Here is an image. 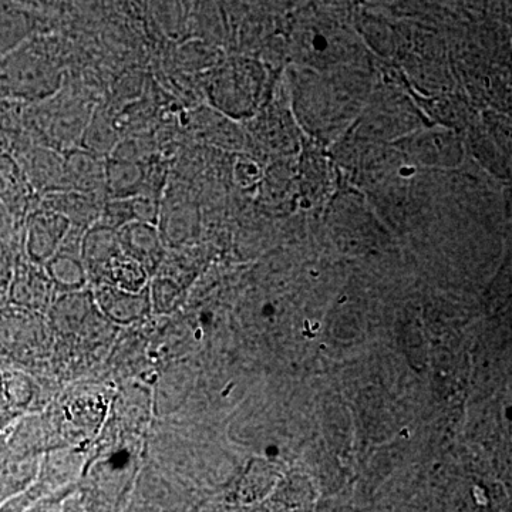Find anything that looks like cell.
<instances>
[{
  "label": "cell",
  "mask_w": 512,
  "mask_h": 512,
  "mask_svg": "<svg viewBox=\"0 0 512 512\" xmlns=\"http://www.w3.org/2000/svg\"><path fill=\"white\" fill-rule=\"evenodd\" d=\"M121 228L119 242L124 252L140 262L144 269L156 268L161 256V242L154 225L133 221Z\"/></svg>",
  "instance_id": "1"
},
{
  "label": "cell",
  "mask_w": 512,
  "mask_h": 512,
  "mask_svg": "<svg viewBox=\"0 0 512 512\" xmlns=\"http://www.w3.org/2000/svg\"><path fill=\"white\" fill-rule=\"evenodd\" d=\"M146 167L136 161L109 158L106 161V190L114 200L136 197L147 184Z\"/></svg>",
  "instance_id": "2"
},
{
  "label": "cell",
  "mask_w": 512,
  "mask_h": 512,
  "mask_svg": "<svg viewBox=\"0 0 512 512\" xmlns=\"http://www.w3.org/2000/svg\"><path fill=\"white\" fill-rule=\"evenodd\" d=\"M67 224V218L56 212L36 215L30 225V254L36 259L50 258L66 231Z\"/></svg>",
  "instance_id": "3"
},
{
  "label": "cell",
  "mask_w": 512,
  "mask_h": 512,
  "mask_svg": "<svg viewBox=\"0 0 512 512\" xmlns=\"http://www.w3.org/2000/svg\"><path fill=\"white\" fill-rule=\"evenodd\" d=\"M451 134L430 131L414 138L410 143V153L424 164L451 165L458 154L457 141Z\"/></svg>",
  "instance_id": "4"
},
{
  "label": "cell",
  "mask_w": 512,
  "mask_h": 512,
  "mask_svg": "<svg viewBox=\"0 0 512 512\" xmlns=\"http://www.w3.org/2000/svg\"><path fill=\"white\" fill-rule=\"evenodd\" d=\"M64 171L70 178V183H77L80 190L89 192L96 190L100 184L106 187V161L101 163L99 158L90 153H73L67 157ZM76 185V187H77Z\"/></svg>",
  "instance_id": "5"
},
{
  "label": "cell",
  "mask_w": 512,
  "mask_h": 512,
  "mask_svg": "<svg viewBox=\"0 0 512 512\" xmlns=\"http://www.w3.org/2000/svg\"><path fill=\"white\" fill-rule=\"evenodd\" d=\"M109 271L110 278L119 285L120 289L127 292H137L147 281L146 269L123 252H117L111 256L110 261L104 266Z\"/></svg>",
  "instance_id": "6"
},
{
  "label": "cell",
  "mask_w": 512,
  "mask_h": 512,
  "mask_svg": "<svg viewBox=\"0 0 512 512\" xmlns=\"http://www.w3.org/2000/svg\"><path fill=\"white\" fill-rule=\"evenodd\" d=\"M49 272L57 284L63 286H80L84 282L83 266L66 255H57L50 261Z\"/></svg>",
  "instance_id": "7"
},
{
  "label": "cell",
  "mask_w": 512,
  "mask_h": 512,
  "mask_svg": "<svg viewBox=\"0 0 512 512\" xmlns=\"http://www.w3.org/2000/svg\"><path fill=\"white\" fill-rule=\"evenodd\" d=\"M261 177L258 165L249 160L239 161L235 165V180L241 187L247 188L254 185Z\"/></svg>",
  "instance_id": "8"
}]
</instances>
